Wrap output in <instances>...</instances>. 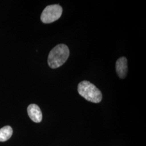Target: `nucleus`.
Returning a JSON list of instances; mask_svg holds the SVG:
<instances>
[{"label": "nucleus", "instance_id": "f257e3e1", "mask_svg": "<svg viewBox=\"0 0 146 146\" xmlns=\"http://www.w3.org/2000/svg\"><path fill=\"white\" fill-rule=\"evenodd\" d=\"M69 54V48L66 44H60L56 46L48 55V63L49 66L52 69L61 67L68 60Z\"/></svg>", "mask_w": 146, "mask_h": 146}, {"label": "nucleus", "instance_id": "f03ea898", "mask_svg": "<svg viewBox=\"0 0 146 146\" xmlns=\"http://www.w3.org/2000/svg\"><path fill=\"white\" fill-rule=\"evenodd\" d=\"M78 94L89 102L97 104L102 99L101 92L88 81H83L78 84Z\"/></svg>", "mask_w": 146, "mask_h": 146}, {"label": "nucleus", "instance_id": "7ed1b4c3", "mask_svg": "<svg viewBox=\"0 0 146 146\" xmlns=\"http://www.w3.org/2000/svg\"><path fill=\"white\" fill-rule=\"evenodd\" d=\"M62 8L59 5H48L42 11L41 20L44 23H50L58 20L62 14Z\"/></svg>", "mask_w": 146, "mask_h": 146}, {"label": "nucleus", "instance_id": "20e7f679", "mask_svg": "<svg viewBox=\"0 0 146 146\" xmlns=\"http://www.w3.org/2000/svg\"><path fill=\"white\" fill-rule=\"evenodd\" d=\"M28 114L33 121L39 123L42 119V114L40 107L35 104H30L27 108Z\"/></svg>", "mask_w": 146, "mask_h": 146}, {"label": "nucleus", "instance_id": "39448f33", "mask_svg": "<svg viewBox=\"0 0 146 146\" xmlns=\"http://www.w3.org/2000/svg\"><path fill=\"white\" fill-rule=\"evenodd\" d=\"M116 71L121 78H125L128 72L127 60L125 57L119 58L116 62Z\"/></svg>", "mask_w": 146, "mask_h": 146}, {"label": "nucleus", "instance_id": "423d86ee", "mask_svg": "<svg viewBox=\"0 0 146 146\" xmlns=\"http://www.w3.org/2000/svg\"><path fill=\"white\" fill-rule=\"evenodd\" d=\"M13 129L11 126L6 125L0 129V142H5L11 138Z\"/></svg>", "mask_w": 146, "mask_h": 146}]
</instances>
